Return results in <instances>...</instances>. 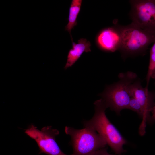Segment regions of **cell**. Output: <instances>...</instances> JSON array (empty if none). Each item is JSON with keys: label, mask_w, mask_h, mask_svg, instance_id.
Wrapping results in <instances>:
<instances>
[{"label": "cell", "mask_w": 155, "mask_h": 155, "mask_svg": "<svg viewBox=\"0 0 155 155\" xmlns=\"http://www.w3.org/2000/svg\"><path fill=\"white\" fill-rule=\"evenodd\" d=\"M94 104V114L91 119L83 121L84 125L94 129L115 154H121L126 152L123 146L127 142L106 117L105 111L107 108L102 99L95 101Z\"/></svg>", "instance_id": "cell-1"}, {"label": "cell", "mask_w": 155, "mask_h": 155, "mask_svg": "<svg viewBox=\"0 0 155 155\" xmlns=\"http://www.w3.org/2000/svg\"><path fill=\"white\" fill-rule=\"evenodd\" d=\"M118 77V81L107 86L103 92L99 95L107 108H109L119 115L122 110L128 109L131 98L129 86L138 78L135 73L131 71L120 73Z\"/></svg>", "instance_id": "cell-2"}, {"label": "cell", "mask_w": 155, "mask_h": 155, "mask_svg": "<svg viewBox=\"0 0 155 155\" xmlns=\"http://www.w3.org/2000/svg\"><path fill=\"white\" fill-rule=\"evenodd\" d=\"M122 42L119 50L122 57H129L145 54L150 45L155 41V35L144 30L131 23L120 25Z\"/></svg>", "instance_id": "cell-3"}, {"label": "cell", "mask_w": 155, "mask_h": 155, "mask_svg": "<svg viewBox=\"0 0 155 155\" xmlns=\"http://www.w3.org/2000/svg\"><path fill=\"white\" fill-rule=\"evenodd\" d=\"M84 126L80 129L69 126L65 127V133L71 137L73 155H90L107 145L104 139L94 129Z\"/></svg>", "instance_id": "cell-4"}, {"label": "cell", "mask_w": 155, "mask_h": 155, "mask_svg": "<svg viewBox=\"0 0 155 155\" xmlns=\"http://www.w3.org/2000/svg\"><path fill=\"white\" fill-rule=\"evenodd\" d=\"M131 23L155 35V0H131Z\"/></svg>", "instance_id": "cell-5"}, {"label": "cell", "mask_w": 155, "mask_h": 155, "mask_svg": "<svg viewBox=\"0 0 155 155\" xmlns=\"http://www.w3.org/2000/svg\"><path fill=\"white\" fill-rule=\"evenodd\" d=\"M25 133L36 142L40 150L39 154L47 155H73L64 153L56 141V137L59 134L58 130L51 126L44 127L40 130L33 124L25 130Z\"/></svg>", "instance_id": "cell-6"}, {"label": "cell", "mask_w": 155, "mask_h": 155, "mask_svg": "<svg viewBox=\"0 0 155 155\" xmlns=\"http://www.w3.org/2000/svg\"><path fill=\"white\" fill-rule=\"evenodd\" d=\"M129 90L131 97L137 100L143 110L144 116L139 128V133L142 136L145 133L146 122L151 120L150 113L154 104L155 92L149 90L146 87L143 88L139 78L130 85Z\"/></svg>", "instance_id": "cell-7"}, {"label": "cell", "mask_w": 155, "mask_h": 155, "mask_svg": "<svg viewBox=\"0 0 155 155\" xmlns=\"http://www.w3.org/2000/svg\"><path fill=\"white\" fill-rule=\"evenodd\" d=\"M121 42L120 25L117 24L102 29L95 38L97 46L100 50L107 52H114L119 50Z\"/></svg>", "instance_id": "cell-8"}, {"label": "cell", "mask_w": 155, "mask_h": 155, "mask_svg": "<svg viewBox=\"0 0 155 155\" xmlns=\"http://www.w3.org/2000/svg\"><path fill=\"white\" fill-rule=\"evenodd\" d=\"M90 42L85 38H81L76 44L72 42V47L69 50L67 57L66 64L64 67L65 69L71 67L79 59L82 53L91 51Z\"/></svg>", "instance_id": "cell-9"}, {"label": "cell", "mask_w": 155, "mask_h": 155, "mask_svg": "<svg viewBox=\"0 0 155 155\" xmlns=\"http://www.w3.org/2000/svg\"><path fill=\"white\" fill-rule=\"evenodd\" d=\"M82 0H72L69 8L68 23L65 27V30L70 34L72 42H73L71 36V30L77 24V19L80 11L82 4Z\"/></svg>", "instance_id": "cell-10"}, {"label": "cell", "mask_w": 155, "mask_h": 155, "mask_svg": "<svg viewBox=\"0 0 155 155\" xmlns=\"http://www.w3.org/2000/svg\"><path fill=\"white\" fill-rule=\"evenodd\" d=\"M155 68V41L150 48L149 62L148 72L146 77V86L148 88L152 73Z\"/></svg>", "instance_id": "cell-11"}, {"label": "cell", "mask_w": 155, "mask_h": 155, "mask_svg": "<svg viewBox=\"0 0 155 155\" xmlns=\"http://www.w3.org/2000/svg\"><path fill=\"white\" fill-rule=\"evenodd\" d=\"M128 109L136 112L142 119L143 117L144 113L142 108L138 101L135 98L131 97Z\"/></svg>", "instance_id": "cell-12"}, {"label": "cell", "mask_w": 155, "mask_h": 155, "mask_svg": "<svg viewBox=\"0 0 155 155\" xmlns=\"http://www.w3.org/2000/svg\"><path fill=\"white\" fill-rule=\"evenodd\" d=\"M90 155H123L121 154H111L107 151V148L106 147L95 152Z\"/></svg>", "instance_id": "cell-13"}, {"label": "cell", "mask_w": 155, "mask_h": 155, "mask_svg": "<svg viewBox=\"0 0 155 155\" xmlns=\"http://www.w3.org/2000/svg\"><path fill=\"white\" fill-rule=\"evenodd\" d=\"M152 115L151 116V120L155 121V102L154 107L153 108L152 111Z\"/></svg>", "instance_id": "cell-14"}, {"label": "cell", "mask_w": 155, "mask_h": 155, "mask_svg": "<svg viewBox=\"0 0 155 155\" xmlns=\"http://www.w3.org/2000/svg\"><path fill=\"white\" fill-rule=\"evenodd\" d=\"M151 78L155 79V68L154 69L151 76Z\"/></svg>", "instance_id": "cell-15"}]
</instances>
